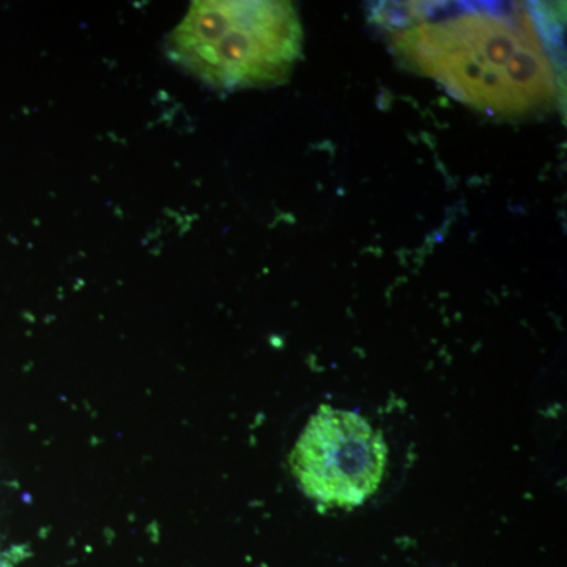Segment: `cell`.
<instances>
[{"instance_id": "obj_1", "label": "cell", "mask_w": 567, "mask_h": 567, "mask_svg": "<svg viewBox=\"0 0 567 567\" xmlns=\"http://www.w3.org/2000/svg\"><path fill=\"white\" fill-rule=\"evenodd\" d=\"M431 18V3H399L390 47L406 69L431 78L457 102L499 121L557 104L558 76L543 32L524 7H464Z\"/></svg>"}, {"instance_id": "obj_2", "label": "cell", "mask_w": 567, "mask_h": 567, "mask_svg": "<svg viewBox=\"0 0 567 567\" xmlns=\"http://www.w3.org/2000/svg\"><path fill=\"white\" fill-rule=\"evenodd\" d=\"M305 33L292 2H194L167 35V58L213 91L271 87L289 80Z\"/></svg>"}, {"instance_id": "obj_3", "label": "cell", "mask_w": 567, "mask_h": 567, "mask_svg": "<svg viewBox=\"0 0 567 567\" xmlns=\"http://www.w3.org/2000/svg\"><path fill=\"white\" fill-rule=\"evenodd\" d=\"M386 457L385 440L363 416L323 405L306 424L290 465L316 502L354 507L379 487Z\"/></svg>"}, {"instance_id": "obj_4", "label": "cell", "mask_w": 567, "mask_h": 567, "mask_svg": "<svg viewBox=\"0 0 567 567\" xmlns=\"http://www.w3.org/2000/svg\"><path fill=\"white\" fill-rule=\"evenodd\" d=\"M0 567H3V563L2 561H0Z\"/></svg>"}]
</instances>
